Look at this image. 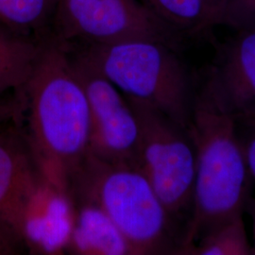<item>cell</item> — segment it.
<instances>
[{
  "mask_svg": "<svg viewBox=\"0 0 255 255\" xmlns=\"http://www.w3.org/2000/svg\"><path fill=\"white\" fill-rule=\"evenodd\" d=\"M64 192L71 204L101 211L126 241L129 255H182L184 232L136 166L87 154Z\"/></svg>",
  "mask_w": 255,
  "mask_h": 255,
  "instance_id": "obj_2",
  "label": "cell"
},
{
  "mask_svg": "<svg viewBox=\"0 0 255 255\" xmlns=\"http://www.w3.org/2000/svg\"><path fill=\"white\" fill-rule=\"evenodd\" d=\"M52 17L66 43L150 40L179 46V32L137 0H55Z\"/></svg>",
  "mask_w": 255,
  "mask_h": 255,
  "instance_id": "obj_6",
  "label": "cell"
},
{
  "mask_svg": "<svg viewBox=\"0 0 255 255\" xmlns=\"http://www.w3.org/2000/svg\"><path fill=\"white\" fill-rule=\"evenodd\" d=\"M246 213H248L252 220H253V233H254V255H255V199L254 197L251 198V200L249 201V203L247 205Z\"/></svg>",
  "mask_w": 255,
  "mask_h": 255,
  "instance_id": "obj_19",
  "label": "cell"
},
{
  "mask_svg": "<svg viewBox=\"0 0 255 255\" xmlns=\"http://www.w3.org/2000/svg\"><path fill=\"white\" fill-rule=\"evenodd\" d=\"M190 130L197 166L193 218L182 255L212 229L243 217L255 186L233 119L197 96Z\"/></svg>",
  "mask_w": 255,
  "mask_h": 255,
  "instance_id": "obj_3",
  "label": "cell"
},
{
  "mask_svg": "<svg viewBox=\"0 0 255 255\" xmlns=\"http://www.w3.org/2000/svg\"><path fill=\"white\" fill-rule=\"evenodd\" d=\"M26 249L18 235L0 221V255H18Z\"/></svg>",
  "mask_w": 255,
  "mask_h": 255,
  "instance_id": "obj_18",
  "label": "cell"
},
{
  "mask_svg": "<svg viewBox=\"0 0 255 255\" xmlns=\"http://www.w3.org/2000/svg\"><path fill=\"white\" fill-rule=\"evenodd\" d=\"M184 255H254L243 217H237L212 229L187 248Z\"/></svg>",
  "mask_w": 255,
  "mask_h": 255,
  "instance_id": "obj_13",
  "label": "cell"
},
{
  "mask_svg": "<svg viewBox=\"0 0 255 255\" xmlns=\"http://www.w3.org/2000/svg\"><path fill=\"white\" fill-rule=\"evenodd\" d=\"M76 219L66 246L81 255H129L124 238L99 209L72 204Z\"/></svg>",
  "mask_w": 255,
  "mask_h": 255,
  "instance_id": "obj_10",
  "label": "cell"
},
{
  "mask_svg": "<svg viewBox=\"0 0 255 255\" xmlns=\"http://www.w3.org/2000/svg\"><path fill=\"white\" fill-rule=\"evenodd\" d=\"M21 92L0 97V129L13 122H23Z\"/></svg>",
  "mask_w": 255,
  "mask_h": 255,
  "instance_id": "obj_17",
  "label": "cell"
},
{
  "mask_svg": "<svg viewBox=\"0 0 255 255\" xmlns=\"http://www.w3.org/2000/svg\"><path fill=\"white\" fill-rule=\"evenodd\" d=\"M82 53L126 98L148 104L191 128L198 79L178 49L161 42L130 40L89 45Z\"/></svg>",
  "mask_w": 255,
  "mask_h": 255,
  "instance_id": "obj_4",
  "label": "cell"
},
{
  "mask_svg": "<svg viewBox=\"0 0 255 255\" xmlns=\"http://www.w3.org/2000/svg\"><path fill=\"white\" fill-rule=\"evenodd\" d=\"M21 94L29 144L46 179L65 193L68 177L88 154L90 136L88 101L66 42L42 41Z\"/></svg>",
  "mask_w": 255,
  "mask_h": 255,
  "instance_id": "obj_1",
  "label": "cell"
},
{
  "mask_svg": "<svg viewBox=\"0 0 255 255\" xmlns=\"http://www.w3.org/2000/svg\"><path fill=\"white\" fill-rule=\"evenodd\" d=\"M47 182L49 181L32 150L22 122H13L2 128L0 221L14 231L23 241L27 212Z\"/></svg>",
  "mask_w": 255,
  "mask_h": 255,
  "instance_id": "obj_9",
  "label": "cell"
},
{
  "mask_svg": "<svg viewBox=\"0 0 255 255\" xmlns=\"http://www.w3.org/2000/svg\"><path fill=\"white\" fill-rule=\"evenodd\" d=\"M198 98L236 123L255 120V27L237 30L198 80Z\"/></svg>",
  "mask_w": 255,
  "mask_h": 255,
  "instance_id": "obj_8",
  "label": "cell"
},
{
  "mask_svg": "<svg viewBox=\"0 0 255 255\" xmlns=\"http://www.w3.org/2000/svg\"><path fill=\"white\" fill-rule=\"evenodd\" d=\"M127 100L139 127L137 167L147 178L186 239L193 218L197 166L191 130L148 104Z\"/></svg>",
  "mask_w": 255,
  "mask_h": 255,
  "instance_id": "obj_5",
  "label": "cell"
},
{
  "mask_svg": "<svg viewBox=\"0 0 255 255\" xmlns=\"http://www.w3.org/2000/svg\"><path fill=\"white\" fill-rule=\"evenodd\" d=\"M146 6L178 32L201 33L215 26L206 0H146Z\"/></svg>",
  "mask_w": 255,
  "mask_h": 255,
  "instance_id": "obj_12",
  "label": "cell"
},
{
  "mask_svg": "<svg viewBox=\"0 0 255 255\" xmlns=\"http://www.w3.org/2000/svg\"><path fill=\"white\" fill-rule=\"evenodd\" d=\"M42 41L0 26V97L18 93L36 63Z\"/></svg>",
  "mask_w": 255,
  "mask_h": 255,
  "instance_id": "obj_11",
  "label": "cell"
},
{
  "mask_svg": "<svg viewBox=\"0 0 255 255\" xmlns=\"http://www.w3.org/2000/svg\"><path fill=\"white\" fill-rule=\"evenodd\" d=\"M236 124L237 135L245 155L249 172L255 185V122Z\"/></svg>",
  "mask_w": 255,
  "mask_h": 255,
  "instance_id": "obj_16",
  "label": "cell"
},
{
  "mask_svg": "<svg viewBox=\"0 0 255 255\" xmlns=\"http://www.w3.org/2000/svg\"><path fill=\"white\" fill-rule=\"evenodd\" d=\"M250 122H255V121H250Z\"/></svg>",
  "mask_w": 255,
  "mask_h": 255,
  "instance_id": "obj_21",
  "label": "cell"
},
{
  "mask_svg": "<svg viewBox=\"0 0 255 255\" xmlns=\"http://www.w3.org/2000/svg\"><path fill=\"white\" fill-rule=\"evenodd\" d=\"M71 55L89 105L88 154L137 167L139 127L127 98L82 52Z\"/></svg>",
  "mask_w": 255,
  "mask_h": 255,
  "instance_id": "obj_7",
  "label": "cell"
},
{
  "mask_svg": "<svg viewBox=\"0 0 255 255\" xmlns=\"http://www.w3.org/2000/svg\"><path fill=\"white\" fill-rule=\"evenodd\" d=\"M206 2L213 13L216 25H219V10H220L222 0H206Z\"/></svg>",
  "mask_w": 255,
  "mask_h": 255,
  "instance_id": "obj_20",
  "label": "cell"
},
{
  "mask_svg": "<svg viewBox=\"0 0 255 255\" xmlns=\"http://www.w3.org/2000/svg\"><path fill=\"white\" fill-rule=\"evenodd\" d=\"M55 0H0V26L24 34L53 16Z\"/></svg>",
  "mask_w": 255,
  "mask_h": 255,
  "instance_id": "obj_14",
  "label": "cell"
},
{
  "mask_svg": "<svg viewBox=\"0 0 255 255\" xmlns=\"http://www.w3.org/2000/svg\"><path fill=\"white\" fill-rule=\"evenodd\" d=\"M219 24L236 30L255 27V0H222Z\"/></svg>",
  "mask_w": 255,
  "mask_h": 255,
  "instance_id": "obj_15",
  "label": "cell"
}]
</instances>
